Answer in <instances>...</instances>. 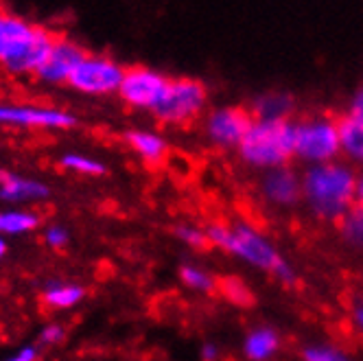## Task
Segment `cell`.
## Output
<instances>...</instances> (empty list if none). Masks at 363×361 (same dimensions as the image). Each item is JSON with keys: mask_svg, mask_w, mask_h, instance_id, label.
I'll return each instance as SVG.
<instances>
[{"mask_svg": "<svg viewBox=\"0 0 363 361\" xmlns=\"http://www.w3.org/2000/svg\"><path fill=\"white\" fill-rule=\"evenodd\" d=\"M302 204L308 213L324 223H340L357 206L359 171L335 160L318 167H306L302 173Z\"/></svg>", "mask_w": 363, "mask_h": 361, "instance_id": "cell-2", "label": "cell"}, {"mask_svg": "<svg viewBox=\"0 0 363 361\" xmlns=\"http://www.w3.org/2000/svg\"><path fill=\"white\" fill-rule=\"evenodd\" d=\"M62 167L77 171V173H84V175H103L108 171L103 162L82 156V153H66V156H62Z\"/></svg>", "mask_w": 363, "mask_h": 361, "instance_id": "cell-24", "label": "cell"}, {"mask_svg": "<svg viewBox=\"0 0 363 361\" xmlns=\"http://www.w3.org/2000/svg\"><path fill=\"white\" fill-rule=\"evenodd\" d=\"M258 191H261V197L272 209H294L302 201V175L291 165L265 171L261 175Z\"/></svg>", "mask_w": 363, "mask_h": 361, "instance_id": "cell-10", "label": "cell"}, {"mask_svg": "<svg viewBox=\"0 0 363 361\" xmlns=\"http://www.w3.org/2000/svg\"><path fill=\"white\" fill-rule=\"evenodd\" d=\"M55 40L57 38L50 35L46 29L24 22V27L9 42V46L5 50L3 60H0V64H3L13 74L38 72L40 66L44 64V60L48 57Z\"/></svg>", "mask_w": 363, "mask_h": 361, "instance_id": "cell-6", "label": "cell"}, {"mask_svg": "<svg viewBox=\"0 0 363 361\" xmlns=\"http://www.w3.org/2000/svg\"><path fill=\"white\" fill-rule=\"evenodd\" d=\"M346 114L363 123V86H359V88L352 92V96L348 99Z\"/></svg>", "mask_w": 363, "mask_h": 361, "instance_id": "cell-29", "label": "cell"}, {"mask_svg": "<svg viewBox=\"0 0 363 361\" xmlns=\"http://www.w3.org/2000/svg\"><path fill=\"white\" fill-rule=\"evenodd\" d=\"M0 123L20 127H44V130H68L74 127V116L57 108L42 106H9L0 103Z\"/></svg>", "mask_w": 363, "mask_h": 361, "instance_id": "cell-11", "label": "cell"}, {"mask_svg": "<svg viewBox=\"0 0 363 361\" xmlns=\"http://www.w3.org/2000/svg\"><path fill=\"white\" fill-rule=\"evenodd\" d=\"M48 197V187L38 179L20 177V175H5L0 182V199L3 201H40Z\"/></svg>", "mask_w": 363, "mask_h": 361, "instance_id": "cell-16", "label": "cell"}, {"mask_svg": "<svg viewBox=\"0 0 363 361\" xmlns=\"http://www.w3.org/2000/svg\"><path fill=\"white\" fill-rule=\"evenodd\" d=\"M24 22L27 20H22V18H16V16H9V13H3L0 11V60H3L5 55V50L9 46V42L16 38V33L24 27Z\"/></svg>", "mask_w": 363, "mask_h": 361, "instance_id": "cell-26", "label": "cell"}, {"mask_svg": "<svg viewBox=\"0 0 363 361\" xmlns=\"http://www.w3.org/2000/svg\"><path fill=\"white\" fill-rule=\"evenodd\" d=\"M179 280L182 285H186L197 294H215L219 289V280L206 267L195 263H186L179 267Z\"/></svg>", "mask_w": 363, "mask_h": 361, "instance_id": "cell-19", "label": "cell"}, {"mask_svg": "<svg viewBox=\"0 0 363 361\" xmlns=\"http://www.w3.org/2000/svg\"><path fill=\"white\" fill-rule=\"evenodd\" d=\"M350 320H352L354 331H357V333L361 335V338H363V298L352 302V309H350Z\"/></svg>", "mask_w": 363, "mask_h": 361, "instance_id": "cell-30", "label": "cell"}, {"mask_svg": "<svg viewBox=\"0 0 363 361\" xmlns=\"http://www.w3.org/2000/svg\"><path fill=\"white\" fill-rule=\"evenodd\" d=\"M84 57H86V53L74 42L57 38L53 48H50L48 57L44 60V64L40 66V70L35 74L40 82H46V84L70 82V74L82 64Z\"/></svg>", "mask_w": 363, "mask_h": 361, "instance_id": "cell-12", "label": "cell"}, {"mask_svg": "<svg viewBox=\"0 0 363 361\" xmlns=\"http://www.w3.org/2000/svg\"><path fill=\"white\" fill-rule=\"evenodd\" d=\"M294 158L306 167L342 160L337 118L330 114H308L294 121Z\"/></svg>", "mask_w": 363, "mask_h": 361, "instance_id": "cell-4", "label": "cell"}, {"mask_svg": "<svg viewBox=\"0 0 363 361\" xmlns=\"http://www.w3.org/2000/svg\"><path fill=\"white\" fill-rule=\"evenodd\" d=\"M206 106H208L206 84L193 77H179L169 82V88L153 114L164 125H186L199 118Z\"/></svg>", "mask_w": 363, "mask_h": 361, "instance_id": "cell-5", "label": "cell"}, {"mask_svg": "<svg viewBox=\"0 0 363 361\" xmlns=\"http://www.w3.org/2000/svg\"><path fill=\"white\" fill-rule=\"evenodd\" d=\"M219 289L232 304H237V306H250L254 302V294H252L250 285L239 276H228V278L219 280Z\"/></svg>", "mask_w": 363, "mask_h": 361, "instance_id": "cell-23", "label": "cell"}, {"mask_svg": "<svg viewBox=\"0 0 363 361\" xmlns=\"http://www.w3.org/2000/svg\"><path fill=\"white\" fill-rule=\"evenodd\" d=\"M125 140H127L129 147H132V151H136L138 156L149 165H160L167 158V153H169V145L158 132L129 130L125 134Z\"/></svg>", "mask_w": 363, "mask_h": 361, "instance_id": "cell-15", "label": "cell"}, {"mask_svg": "<svg viewBox=\"0 0 363 361\" xmlns=\"http://www.w3.org/2000/svg\"><path fill=\"white\" fill-rule=\"evenodd\" d=\"M337 226H340V235L344 243H348L354 250H363V209L354 206Z\"/></svg>", "mask_w": 363, "mask_h": 361, "instance_id": "cell-21", "label": "cell"}, {"mask_svg": "<svg viewBox=\"0 0 363 361\" xmlns=\"http://www.w3.org/2000/svg\"><path fill=\"white\" fill-rule=\"evenodd\" d=\"M357 206L363 209V169L359 171V177H357Z\"/></svg>", "mask_w": 363, "mask_h": 361, "instance_id": "cell-33", "label": "cell"}, {"mask_svg": "<svg viewBox=\"0 0 363 361\" xmlns=\"http://www.w3.org/2000/svg\"><path fill=\"white\" fill-rule=\"evenodd\" d=\"M125 68L103 55H86L70 74V86L84 94H112L118 92Z\"/></svg>", "mask_w": 363, "mask_h": 361, "instance_id": "cell-9", "label": "cell"}, {"mask_svg": "<svg viewBox=\"0 0 363 361\" xmlns=\"http://www.w3.org/2000/svg\"><path fill=\"white\" fill-rule=\"evenodd\" d=\"M66 338V333H64V326L60 324H48L40 331V342L50 346V344H60L62 340Z\"/></svg>", "mask_w": 363, "mask_h": 361, "instance_id": "cell-28", "label": "cell"}, {"mask_svg": "<svg viewBox=\"0 0 363 361\" xmlns=\"http://www.w3.org/2000/svg\"><path fill=\"white\" fill-rule=\"evenodd\" d=\"M169 82L171 79L160 70H153L147 66H134L125 70L118 94L127 106L153 112L160 106V101L169 88Z\"/></svg>", "mask_w": 363, "mask_h": 361, "instance_id": "cell-8", "label": "cell"}, {"mask_svg": "<svg viewBox=\"0 0 363 361\" xmlns=\"http://www.w3.org/2000/svg\"><path fill=\"white\" fill-rule=\"evenodd\" d=\"M5 254H7V241H5L3 237H0V261L5 259Z\"/></svg>", "mask_w": 363, "mask_h": 361, "instance_id": "cell-34", "label": "cell"}, {"mask_svg": "<svg viewBox=\"0 0 363 361\" xmlns=\"http://www.w3.org/2000/svg\"><path fill=\"white\" fill-rule=\"evenodd\" d=\"M199 359L201 361H219L221 359V348L215 342H203L199 348Z\"/></svg>", "mask_w": 363, "mask_h": 361, "instance_id": "cell-31", "label": "cell"}, {"mask_svg": "<svg viewBox=\"0 0 363 361\" xmlns=\"http://www.w3.org/2000/svg\"><path fill=\"white\" fill-rule=\"evenodd\" d=\"M254 116L243 106H221L206 114L203 136L217 149H239L241 140L250 132Z\"/></svg>", "mask_w": 363, "mask_h": 361, "instance_id": "cell-7", "label": "cell"}, {"mask_svg": "<svg viewBox=\"0 0 363 361\" xmlns=\"http://www.w3.org/2000/svg\"><path fill=\"white\" fill-rule=\"evenodd\" d=\"M340 123V143H342V156L352 167H363V123L344 114L337 118Z\"/></svg>", "mask_w": 363, "mask_h": 361, "instance_id": "cell-17", "label": "cell"}, {"mask_svg": "<svg viewBox=\"0 0 363 361\" xmlns=\"http://www.w3.org/2000/svg\"><path fill=\"white\" fill-rule=\"evenodd\" d=\"M44 239L50 248H55V250H62L68 241H70V235H68V230L60 223H53V226H48L46 232H44Z\"/></svg>", "mask_w": 363, "mask_h": 361, "instance_id": "cell-27", "label": "cell"}, {"mask_svg": "<svg viewBox=\"0 0 363 361\" xmlns=\"http://www.w3.org/2000/svg\"><path fill=\"white\" fill-rule=\"evenodd\" d=\"M5 175H7L5 171H0V182H3V179H5Z\"/></svg>", "mask_w": 363, "mask_h": 361, "instance_id": "cell-35", "label": "cell"}, {"mask_svg": "<svg viewBox=\"0 0 363 361\" xmlns=\"http://www.w3.org/2000/svg\"><path fill=\"white\" fill-rule=\"evenodd\" d=\"M175 237L184 243V245H189V248H193V250H203L206 245H208V239H206V230L203 228H199V226H193V223H179V226H175Z\"/></svg>", "mask_w": 363, "mask_h": 361, "instance_id": "cell-25", "label": "cell"}, {"mask_svg": "<svg viewBox=\"0 0 363 361\" xmlns=\"http://www.w3.org/2000/svg\"><path fill=\"white\" fill-rule=\"evenodd\" d=\"M237 153L243 165L263 173L287 167L294 158V121H254Z\"/></svg>", "mask_w": 363, "mask_h": 361, "instance_id": "cell-3", "label": "cell"}, {"mask_svg": "<svg viewBox=\"0 0 363 361\" xmlns=\"http://www.w3.org/2000/svg\"><path fill=\"white\" fill-rule=\"evenodd\" d=\"M208 245L230 254L232 259L241 261L243 265L265 272L267 276L276 278L282 285H296L298 274L296 267L284 259L278 245L269 239L267 232H263L256 223L247 219H239L235 223L215 221L203 228Z\"/></svg>", "mask_w": 363, "mask_h": 361, "instance_id": "cell-1", "label": "cell"}, {"mask_svg": "<svg viewBox=\"0 0 363 361\" xmlns=\"http://www.w3.org/2000/svg\"><path fill=\"white\" fill-rule=\"evenodd\" d=\"M86 291L79 285H70V282H48L44 289V302L50 309H70L84 300Z\"/></svg>", "mask_w": 363, "mask_h": 361, "instance_id": "cell-18", "label": "cell"}, {"mask_svg": "<svg viewBox=\"0 0 363 361\" xmlns=\"http://www.w3.org/2000/svg\"><path fill=\"white\" fill-rule=\"evenodd\" d=\"M300 359L302 361H352V357L346 350L324 342L304 344L300 350Z\"/></svg>", "mask_w": 363, "mask_h": 361, "instance_id": "cell-22", "label": "cell"}, {"mask_svg": "<svg viewBox=\"0 0 363 361\" xmlns=\"http://www.w3.org/2000/svg\"><path fill=\"white\" fill-rule=\"evenodd\" d=\"M5 361H38V348H33V346H24V348H20L16 355L7 357Z\"/></svg>", "mask_w": 363, "mask_h": 361, "instance_id": "cell-32", "label": "cell"}, {"mask_svg": "<svg viewBox=\"0 0 363 361\" xmlns=\"http://www.w3.org/2000/svg\"><path fill=\"white\" fill-rule=\"evenodd\" d=\"M282 348L280 333L269 324H258L245 333L241 352L245 361H274Z\"/></svg>", "mask_w": 363, "mask_h": 361, "instance_id": "cell-14", "label": "cell"}, {"mask_svg": "<svg viewBox=\"0 0 363 361\" xmlns=\"http://www.w3.org/2000/svg\"><path fill=\"white\" fill-rule=\"evenodd\" d=\"M254 121H294L296 96L287 90H265L250 103Z\"/></svg>", "mask_w": 363, "mask_h": 361, "instance_id": "cell-13", "label": "cell"}, {"mask_svg": "<svg viewBox=\"0 0 363 361\" xmlns=\"http://www.w3.org/2000/svg\"><path fill=\"white\" fill-rule=\"evenodd\" d=\"M40 226V215L31 211H3L0 213V237L24 235Z\"/></svg>", "mask_w": 363, "mask_h": 361, "instance_id": "cell-20", "label": "cell"}]
</instances>
